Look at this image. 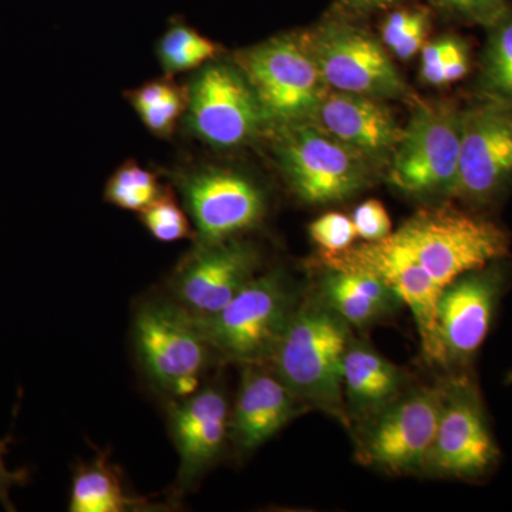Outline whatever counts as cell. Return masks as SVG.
<instances>
[{
    "label": "cell",
    "instance_id": "6da1fadb",
    "mask_svg": "<svg viewBox=\"0 0 512 512\" xmlns=\"http://www.w3.org/2000/svg\"><path fill=\"white\" fill-rule=\"evenodd\" d=\"M349 326L323 303L296 306L268 366L306 407L348 421L343 393V362Z\"/></svg>",
    "mask_w": 512,
    "mask_h": 512
},
{
    "label": "cell",
    "instance_id": "7a4b0ae2",
    "mask_svg": "<svg viewBox=\"0 0 512 512\" xmlns=\"http://www.w3.org/2000/svg\"><path fill=\"white\" fill-rule=\"evenodd\" d=\"M390 237L441 289L458 276L508 258L511 248L501 225L450 202L421 208Z\"/></svg>",
    "mask_w": 512,
    "mask_h": 512
},
{
    "label": "cell",
    "instance_id": "3957f363",
    "mask_svg": "<svg viewBox=\"0 0 512 512\" xmlns=\"http://www.w3.org/2000/svg\"><path fill=\"white\" fill-rule=\"evenodd\" d=\"M276 163L293 194L306 204L349 200L375 180L379 165L312 121L268 130Z\"/></svg>",
    "mask_w": 512,
    "mask_h": 512
},
{
    "label": "cell",
    "instance_id": "277c9868",
    "mask_svg": "<svg viewBox=\"0 0 512 512\" xmlns=\"http://www.w3.org/2000/svg\"><path fill=\"white\" fill-rule=\"evenodd\" d=\"M133 343L148 382L168 400L184 399L202 387L215 359L197 320L170 296L137 306Z\"/></svg>",
    "mask_w": 512,
    "mask_h": 512
},
{
    "label": "cell",
    "instance_id": "5b68a950",
    "mask_svg": "<svg viewBox=\"0 0 512 512\" xmlns=\"http://www.w3.org/2000/svg\"><path fill=\"white\" fill-rule=\"evenodd\" d=\"M299 35L330 90L406 101L410 106L419 100L387 55L382 40L356 22L328 15Z\"/></svg>",
    "mask_w": 512,
    "mask_h": 512
},
{
    "label": "cell",
    "instance_id": "8992f818",
    "mask_svg": "<svg viewBox=\"0 0 512 512\" xmlns=\"http://www.w3.org/2000/svg\"><path fill=\"white\" fill-rule=\"evenodd\" d=\"M234 63L258 100L266 130L311 120L329 92L299 32L269 37L241 50Z\"/></svg>",
    "mask_w": 512,
    "mask_h": 512
},
{
    "label": "cell",
    "instance_id": "52a82bcc",
    "mask_svg": "<svg viewBox=\"0 0 512 512\" xmlns=\"http://www.w3.org/2000/svg\"><path fill=\"white\" fill-rule=\"evenodd\" d=\"M296 302L284 274H259L214 315L195 318L217 359L268 365Z\"/></svg>",
    "mask_w": 512,
    "mask_h": 512
},
{
    "label": "cell",
    "instance_id": "ba28073f",
    "mask_svg": "<svg viewBox=\"0 0 512 512\" xmlns=\"http://www.w3.org/2000/svg\"><path fill=\"white\" fill-rule=\"evenodd\" d=\"M389 163V181L413 195L451 198L457 183L461 110L453 100H417Z\"/></svg>",
    "mask_w": 512,
    "mask_h": 512
},
{
    "label": "cell",
    "instance_id": "9c48e42d",
    "mask_svg": "<svg viewBox=\"0 0 512 512\" xmlns=\"http://www.w3.org/2000/svg\"><path fill=\"white\" fill-rule=\"evenodd\" d=\"M512 188V111L473 96L461 110L460 163L451 198L493 207Z\"/></svg>",
    "mask_w": 512,
    "mask_h": 512
},
{
    "label": "cell",
    "instance_id": "30bf717a",
    "mask_svg": "<svg viewBox=\"0 0 512 512\" xmlns=\"http://www.w3.org/2000/svg\"><path fill=\"white\" fill-rule=\"evenodd\" d=\"M184 117L198 140L220 150L244 146L266 130L258 100L234 62L214 60L197 70Z\"/></svg>",
    "mask_w": 512,
    "mask_h": 512
},
{
    "label": "cell",
    "instance_id": "8fae6325",
    "mask_svg": "<svg viewBox=\"0 0 512 512\" xmlns=\"http://www.w3.org/2000/svg\"><path fill=\"white\" fill-rule=\"evenodd\" d=\"M500 458L483 400L470 377H454L443 386L439 423L424 471L441 477L477 480Z\"/></svg>",
    "mask_w": 512,
    "mask_h": 512
},
{
    "label": "cell",
    "instance_id": "7c38bea8",
    "mask_svg": "<svg viewBox=\"0 0 512 512\" xmlns=\"http://www.w3.org/2000/svg\"><path fill=\"white\" fill-rule=\"evenodd\" d=\"M441 404L443 386L423 387L367 417L360 437L363 461L394 474L424 470Z\"/></svg>",
    "mask_w": 512,
    "mask_h": 512
},
{
    "label": "cell",
    "instance_id": "4fadbf2b",
    "mask_svg": "<svg viewBox=\"0 0 512 512\" xmlns=\"http://www.w3.org/2000/svg\"><path fill=\"white\" fill-rule=\"evenodd\" d=\"M259 266L258 249L239 237L197 242L175 268L168 296L194 318H207L256 278Z\"/></svg>",
    "mask_w": 512,
    "mask_h": 512
},
{
    "label": "cell",
    "instance_id": "5bb4252c",
    "mask_svg": "<svg viewBox=\"0 0 512 512\" xmlns=\"http://www.w3.org/2000/svg\"><path fill=\"white\" fill-rule=\"evenodd\" d=\"M180 191L201 244L239 237L265 217L262 188L231 168H195L181 178Z\"/></svg>",
    "mask_w": 512,
    "mask_h": 512
},
{
    "label": "cell",
    "instance_id": "9a60e30c",
    "mask_svg": "<svg viewBox=\"0 0 512 512\" xmlns=\"http://www.w3.org/2000/svg\"><path fill=\"white\" fill-rule=\"evenodd\" d=\"M392 235V234H390ZM346 249L335 255H322L328 268L356 269L383 279L409 306L419 329L421 348L430 362L441 363L437 333V302L443 289L392 237Z\"/></svg>",
    "mask_w": 512,
    "mask_h": 512
},
{
    "label": "cell",
    "instance_id": "2e32d148",
    "mask_svg": "<svg viewBox=\"0 0 512 512\" xmlns=\"http://www.w3.org/2000/svg\"><path fill=\"white\" fill-rule=\"evenodd\" d=\"M504 259L458 276L437 302L441 363H466L490 333L507 274Z\"/></svg>",
    "mask_w": 512,
    "mask_h": 512
},
{
    "label": "cell",
    "instance_id": "e0dca14e",
    "mask_svg": "<svg viewBox=\"0 0 512 512\" xmlns=\"http://www.w3.org/2000/svg\"><path fill=\"white\" fill-rule=\"evenodd\" d=\"M168 430L180 468L175 487L190 491L221 457L229 437L231 409L227 396L217 386H202L184 399L170 400Z\"/></svg>",
    "mask_w": 512,
    "mask_h": 512
},
{
    "label": "cell",
    "instance_id": "ac0fdd59",
    "mask_svg": "<svg viewBox=\"0 0 512 512\" xmlns=\"http://www.w3.org/2000/svg\"><path fill=\"white\" fill-rule=\"evenodd\" d=\"M309 121L379 167L389 165L403 134L386 100L338 90L329 89Z\"/></svg>",
    "mask_w": 512,
    "mask_h": 512
},
{
    "label": "cell",
    "instance_id": "d6986e66",
    "mask_svg": "<svg viewBox=\"0 0 512 512\" xmlns=\"http://www.w3.org/2000/svg\"><path fill=\"white\" fill-rule=\"evenodd\" d=\"M306 409L268 365H244L229 437L241 451H254Z\"/></svg>",
    "mask_w": 512,
    "mask_h": 512
},
{
    "label": "cell",
    "instance_id": "ffe728a7",
    "mask_svg": "<svg viewBox=\"0 0 512 512\" xmlns=\"http://www.w3.org/2000/svg\"><path fill=\"white\" fill-rule=\"evenodd\" d=\"M406 375L370 346L350 339L343 362V393L350 416H373L402 396Z\"/></svg>",
    "mask_w": 512,
    "mask_h": 512
},
{
    "label": "cell",
    "instance_id": "44dd1931",
    "mask_svg": "<svg viewBox=\"0 0 512 512\" xmlns=\"http://www.w3.org/2000/svg\"><path fill=\"white\" fill-rule=\"evenodd\" d=\"M323 302L348 325L367 326L399 308L396 292L383 279L356 269L328 268Z\"/></svg>",
    "mask_w": 512,
    "mask_h": 512
},
{
    "label": "cell",
    "instance_id": "7402d4cb",
    "mask_svg": "<svg viewBox=\"0 0 512 512\" xmlns=\"http://www.w3.org/2000/svg\"><path fill=\"white\" fill-rule=\"evenodd\" d=\"M160 507L165 505L128 493L123 473L109 460V451H97L93 460L74 470L70 512L157 511Z\"/></svg>",
    "mask_w": 512,
    "mask_h": 512
},
{
    "label": "cell",
    "instance_id": "603a6c76",
    "mask_svg": "<svg viewBox=\"0 0 512 512\" xmlns=\"http://www.w3.org/2000/svg\"><path fill=\"white\" fill-rule=\"evenodd\" d=\"M130 106L151 134L171 138L187 111V87L180 86L174 77L151 80L126 93Z\"/></svg>",
    "mask_w": 512,
    "mask_h": 512
},
{
    "label": "cell",
    "instance_id": "cb8c5ba5",
    "mask_svg": "<svg viewBox=\"0 0 512 512\" xmlns=\"http://www.w3.org/2000/svg\"><path fill=\"white\" fill-rule=\"evenodd\" d=\"M487 30L474 96L512 111V5Z\"/></svg>",
    "mask_w": 512,
    "mask_h": 512
},
{
    "label": "cell",
    "instance_id": "d4e9b609",
    "mask_svg": "<svg viewBox=\"0 0 512 512\" xmlns=\"http://www.w3.org/2000/svg\"><path fill=\"white\" fill-rule=\"evenodd\" d=\"M221 47L197 29L177 19L161 35L157 57L165 76L197 72L220 56Z\"/></svg>",
    "mask_w": 512,
    "mask_h": 512
},
{
    "label": "cell",
    "instance_id": "484cf974",
    "mask_svg": "<svg viewBox=\"0 0 512 512\" xmlns=\"http://www.w3.org/2000/svg\"><path fill=\"white\" fill-rule=\"evenodd\" d=\"M157 174L136 160L126 161L111 174L104 188V200L120 210L143 212L164 194Z\"/></svg>",
    "mask_w": 512,
    "mask_h": 512
},
{
    "label": "cell",
    "instance_id": "4316f807",
    "mask_svg": "<svg viewBox=\"0 0 512 512\" xmlns=\"http://www.w3.org/2000/svg\"><path fill=\"white\" fill-rule=\"evenodd\" d=\"M470 70V45L461 36H441L421 49L420 77L430 86L460 82Z\"/></svg>",
    "mask_w": 512,
    "mask_h": 512
},
{
    "label": "cell",
    "instance_id": "83f0119b",
    "mask_svg": "<svg viewBox=\"0 0 512 512\" xmlns=\"http://www.w3.org/2000/svg\"><path fill=\"white\" fill-rule=\"evenodd\" d=\"M138 215H140L141 224L157 241L168 244V242L197 238L191 227L190 218L168 188L157 201Z\"/></svg>",
    "mask_w": 512,
    "mask_h": 512
},
{
    "label": "cell",
    "instance_id": "f1b7e54d",
    "mask_svg": "<svg viewBox=\"0 0 512 512\" xmlns=\"http://www.w3.org/2000/svg\"><path fill=\"white\" fill-rule=\"evenodd\" d=\"M441 15L467 26H493L512 5L511 0H427Z\"/></svg>",
    "mask_w": 512,
    "mask_h": 512
},
{
    "label": "cell",
    "instance_id": "f546056e",
    "mask_svg": "<svg viewBox=\"0 0 512 512\" xmlns=\"http://www.w3.org/2000/svg\"><path fill=\"white\" fill-rule=\"evenodd\" d=\"M309 235L322 255H335L352 248L357 238L352 218L339 212H328L309 225Z\"/></svg>",
    "mask_w": 512,
    "mask_h": 512
},
{
    "label": "cell",
    "instance_id": "4dcf8cb0",
    "mask_svg": "<svg viewBox=\"0 0 512 512\" xmlns=\"http://www.w3.org/2000/svg\"><path fill=\"white\" fill-rule=\"evenodd\" d=\"M352 221L357 238L366 242L380 241L393 232L389 212L379 200H367L357 205Z\"/></svg>",
    "mask_w": 512,
    "mask_h": 512
},
{
    "label": "cell",
    "instance_id": "1f68e13d",
    "mask_svg": "<svg viewBox=\"0 0 512 512\" xmlns=\"http://www.w3.org/2000/svg\"><path fill=\"white\" fill-rule=\"evenodd\" d=\"M430 28L431 12L429 9L421 6L410 28L400 36V39L397 40L396 45L390 49V52H393L394 56L399 57V59L404 60V62L413 59L417 53L421 52L424 45H426Z\"/></svg>",
    "mask_w": 512,
    "mask_h": 512
},
{
    "label": "cell",
    "instance_id": "d6a6232c",
    "mask_svg": "<svg viewBox=\"0 0 512 512\" xmlns=\"http://www.w3.org/2000/svg\"><path fill=\"white\" fill-rule=\"evenodd\" d=\"M406 2L409 0H335L330 8L329 16L357 22V20L365 19L377 12L396 8Z\"/></svg>",
    "mask_w": 512,
    "mask_h": 512
},
{
    "label": "cell",
    "instance_id": "836d02e7",
    "mask_svg": "<svg viewBox=\"0 0 512 512\" xmlns=\"http://www.w3.org/2000/svg\"><path fill=\"white\" fill-rule=\"evenodd\" d=\"M12 437L8 436L0 440V504L6 511H16L15 505L10 500V490L18 485H25L29 481L28 470H9L6 467L5 456L9 450Z\"/></svg>",
    "mask_w": 512,
    "mask_h": 512
}]
</instances>
